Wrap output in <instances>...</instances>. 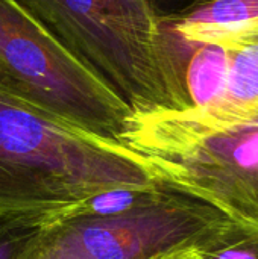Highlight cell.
I'll return each mask as SVG.
<instances>
[{
  "instance_id": "8992f818",
  "label": "cell",
  "mask_w": 258,
  "mask_h": 259,
  "mask_svg": "<svg viewBox=\"0 0 258 259\" xmlns=\"http://www.w3.org/2000/svg\"><path fill=\"white\" fill-rule=\"evenodd\" d=\"M163 18L179 38L207 42L257 21L258 0H196Z\"/></svg>"
},
{
  "instance_id": "52a82bcc",
  "label": "cell",
  "mask_w": 258,
  "mask_h": 259,
  "mask_svg": "<svg viewBox=\"0 0 258 259\" xmlns=\"http://www.w3.org/2000/svg\"><path fill=\"white\" fill-rule=\"evenodd\" d=\"M161 187L163 184H157L151 187H126V188H116V190L99 193L84 200L76 208L71 217H78V215L108 217V215L122 214L132 208L141 206L143 203L151 200Z\"/></svg>"
},
{
  "instance_id": "5b68a950",
  "label": "cell",
  "mask_w": 258,
  "mask_h": 259,
  "mask_svg": "<svg viewBox=\"0 0 258 259\" xmlns=\"http://www.w3.org/2000/svg\"><path fill=\"white\" fill-rule=\"evenodd\" d=\"M231 223L216 208L163 185L141 206L108 217H70L44 225L38 235L88 259H157L207 246Z\"/></svg>"
},
{
  "instance_id": "8fae6325",
  "label": "cell",
  "mask_w": 258,
  "mask_h": 259,
  "mask_svg": "<svg viewBox=\"0 0 258 259\" xmlns=\"http://www.w3.org/2000/svg\"><path fill=\"white\" fill-rule=\"evenodd\" d=\"M205 247H207V246H205ZM201 250H202V249L196 250V252H195V253H193L192 256H189V258H187V259H196V258H198V255H199V252H201Z\"/></svg>"
},
{
  "instance_id": "7a4b0ae2",
  "label": "cell",
  "mask_w": 258,
  "mask_h": 259,
  "mask_svg": "<svg viewBox=\"0 0 258 259\" xmlns=\"http://www.w3.org/2000/svg\"><path fill=\"white\" fill-rule=\"evenodd\" d=\"M132 112H179L178 61L152 0H18Z\"/></svg>"
},
{
  "instance_id": "277c9868",
  "label": "cell",
  "mask_w": 258,
  "mask_h": 259,
  "mask_svg": "<svg viewBox=\"0 0 258 259\" xmlns=\"http://www.w3.org/2000/svg\"><path fill=\"white\" fill-rule=\"evenodd\" d=\"M0 85L119 141L132 115L119 93L18 0H0Z\"/></svg>"
},
{
  "instance_id": "9c48e42d",
  "label": "cell",
  "mask_w": 258,
  "mask_h": 259,
  "mask_svg": "<svg viewBox=\"0 0 258 259\" xmlns=\"http://www.w3.org/2000/svg\"><path fill=\"white\" fill-rule=\"evenodd\" d=\"M44 225L36 219L0 214V259H14Z\"/></svg>"
},
{
  "instance_id": "7c38bea8",
  "label": "cell",
  "mask_w": 258,
  "mask_h": 259,
  "mask_svg": "<svg viewBox=\"0 0 258 259\" xmlns=\"http://www.w3.org/2000/svg\"><path fill=\"white\" fill-rule=\"evenodd\" d=\"M193 2H196V0H192V3H193Z\"/></svg>"
},
{
  "instance_id": "30bf717a",
  "label": "cell",
  "mask_w": 258,
  "mask_h": 259,
  "mask_svg": "<svg viewBox=\"0 0 258 259\" xmlns=\"http://www.w3.org/2000/svg\"><path fill=\"white\" fill-rule=\"evenodd\" d=\"M14 259H88L76 252H70L46 243L38 232L20 249Z\"/></svg>"
},
{
  "instance_id": "3957f363",
  "label": "cell",
  "mask_w": 258,
  "mask_h": 259,
  "mask_svg": "<svg viewBox=\"0 0 258 259\" xmlns=\"http://www.w3.org/2000/svg\"><path fill=\"white\" fill-rule=\"evenodd\" d=\"M120 143L141 155L163 185L258 226V123L220 126L181 112H132Z\"/></svg>"
},
{
  "instance_id": "6da1fadb",
  "label": "cell",
  "mask_w": 258,
  "mask_h": 259,
  "mask_svg": "<svg viewBox=\"0 0 258 259\" xmlns=\"http://www.w3.org/2000/svg\"><path fill=\"white\" fill-rule=\"evenodd\" d=\"M161 184L144 158L0 85V214L55 223L87 199Z\"/></svg>"
},
{
  "instance_id": "ba28073f",
  "label": "cell",
  "mask_w": 258,
  "mask_h": 259,
  "mask_svg": "<svg viewBox=\"0 0 258 259\" xmlns=\"http://www.w3.org/2000/svg\"><path fill=\"white\" fill-rule=\"evenodd\" d=\"M196 259H258V226L233 222Z\"/></svg>"
}]
</instances>
